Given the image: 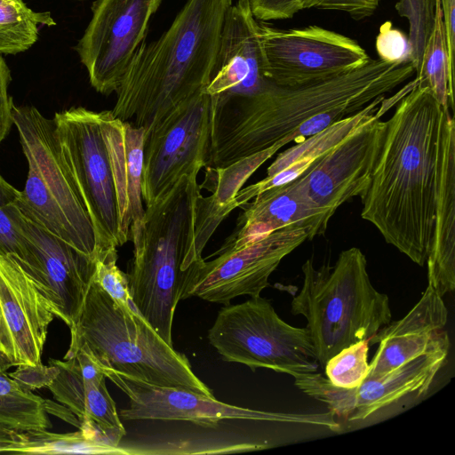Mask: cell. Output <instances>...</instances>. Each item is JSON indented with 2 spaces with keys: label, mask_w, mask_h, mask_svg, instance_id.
Segmentation results:
<instances>
[{
  "label": "cell",
  "mask_w": 455,
  "mask_h": 455,
  "mask_svg": "<svg viewBox=\"0 0 455 455\" xmlns=\"http://www.w3.org/2000/svg\"><path fill=\"white\" fill-rule=\"evenodd\" d=\"M16 371L7 373L20 387L33 391L44 387H48L59 374V368L53 364L50 366L36 364H19Z\"/></svg>",
  "instance_id": "obj_35"
},
{
  "label": "cell",
  "mask_w": 455,
  "mask_h": 455,
  "mask_svg": "<svg viewBox=\"0 0 455 455\" xmlns=\"http://www.w3.org/2000/svg\"><path fill=\"white\" fill-rule=\"evenodd\" d=\"M69 329L70 345L64 360L83 351L102 370L214 396L184 354L166 343L137 309L113 299L93 278Z\"/></svg>",
  "instance_id": "obj_6"
},
{
  "label": "cell",
  "mask_w": 455,
  "mask_h": 455,
  "mask_svg": "<svg viewBox=\"0 0 455 455\" xmlns=\"http://www.w3.org/2000/svg\"><path fill=\"white\" fill-rule=\"evenodd\" d=\"M110 444L100 430L82 425L66 434L47 429H17L0 425V452L26 454L127 453Z\"/></svg>",
  "instance_id": "obj_25"
},
{
  "label": "cell",
  "mask_w": 455,
  "mask_h": 455,
  "mask_svg": "<svg viewBox=\"0 0 455 455\" xmlns=\"http://www.w3.org/2000/svg\"><path fill=\"white\" fill-rule=\"evenodd\" d=\"M295 139L291 132L272 147L243 157L226 167H205V179L200 184L201 188L209 190L219 205L230 206L235 210L234 199L247 180L281 148L295 141Z\"/></svg>",
  "instance_id": "obj_27"
},
{
  "label": "cell",
  "mask_w": 455,
  "mask_h": 455,
  "mask_svg": "<svg viewBox=\"0 0 455 455\" xmlns=\"http://www.w3.org/2000/svg\"><path fill=\"white\" fill-rule=\"evenodd\" d=\"M209 343L226 362L275 372H315L318 362L307 328L284 322L259 296L224 305L208 331Z\"/></svg>",
  "instance_id": "obj_9"
},
{
  "label": "cell",
  "mask_w": 455,
  "mask_h": 455,
  "mask_svg": "<svg viewBox=\"0 0 455 455\" xmlns=\"http://www.w3.org/2000/svg\"><path fill=\"white\" fill-rule=\"evenodd\" d=\"M20 191L9 184L0 174V253L11 255L21 266L28 261L26 242L20 234L10 212Z\"/></svg>",
  "instance_id": "obj_32"
},
{
  "label": "cell",
  "mask_w": 455,
  "mask_h": 455,
  "mask_svg": "<svg viewBox=\"0 0 455 455\" xmlns=\"http://www.w3.org/2000/svg\"><path fill=\"white\" fill-rule=\"evenodd\" d=\"M302 273V287L291 300V312L306 318L322 367L343 348L369 341L391 322L389 299L372 285L359 248L342 251L333 267L316 268L307 259Z\"/></svg>",
  "instance_id": "obj_7"
},
{
  "label": "cell",
  "mask_w": 455,
  "mask_h": 455,
  "mask_svg": "<svg viewBox=\"0 0 455 455\" xmlns=\"http://www.w3.org/2000/svg\"><path fill=\"white\" fill-rule=\"evenodd\" d=\"M54 25L50 12H34L23 0H0V54L28 50L38 39L40 26Z\"/></svg>",
  "instance_id": "obj_28"
},
{
  "label": "cell",
  "mask_w": 455,
  "mask_h": 455,
  "mask_svg": "<svg viewBox=\"0 0 455 455\" xmlns=\"http://www.w3.org/2000/svg\"><path fill=\"white\" fill-rule=\"evenodd\" d=\"M449 349L450 345H446L410 360L383 376L366 377L353 388L336 387L316 371L291 376L299 390L324 403L335 417L348 421L363 420L409 395L426 392L444 363Z\"/></svg>",
  "instance_id": "obj_17"
},
{
  "label": "cell",
  "mask_w": 455,
  "mask_h": 455,
  "mask_svg": "<svg viewBox=\"0 0 455 455\" xmlns=\"http://www.w3.org/2000/svg\"><path fill=\"white\" fill-rule=\"evenodd\" d=\"M16 203L11 205L10 212L28 251L27 265L20 267L34 281L53 315L70 328L93 278L95 259L30 220Z\"/></svg>",
  "instance_id": "obj_16"
},
{
  "label": "cell",
  "mask_w": 455,
  "mask_h": 455,
  "mask_svg": "<svg viewBox=\"0 0 455 455\" xmlns=\"http://www.w3.org/2000/svg\"><path fill=\"white\" fill-rule=\"evenodd\" d=\"M417 85L413 80L381 101L375 116L315 160L291 180L296 188L331 218L337 209L365 191L386 129L380 118Z\"/></svg>",
  "instance_id": "obj_12"
},
{
  "label": "cell",
  "mask_w": 455,
  "mask_h": 455,
  "mask_svg": "<svg viewBox=\"0 0 455 455\" xmlns=\"http://www.w3.org/2000/svg\"><path fill=\"white\" fill-rule=\"evenodd\" d=\"M232 0H188L170 28L138 48L116 91L112 115L150 130L211 81Z\"/></svg>",
  "instance_id": "obj_5"
},
{
  "label": "cell",
  "mask_w": 455,
  "mask_h": 455,
  "mask_svg": "<svg viewBox=\"0 0 455 455\" xmlns=\"http://www.w3.org/2000/svg\"><path fill=\"white\" fill-rule=\"evenodd\" d=\"M415 74L417 86L428 89L442 108L453 115L454 73L449 67L445 28L439 0H436L435 26Z\"/></svg>",
  "instance_id": "obj_26"
},
{
  "label": "cell",
  "mask_w": 455,
  "mask_h": 455,
  "mask_svg": "<svg viewBox=\"0 0 455 455\" xmlns=\"http://www.w3.org/2000/svg\"><path fill=\"white\" fill-rule=\"evenodd\" d=\"M15 124L28 164L17 205L51 234L95 259L92 221L63 162L55 123L32 106L12 107Z\"/></svg>",
  "instance_id": "obj_8"
},
{
  "label": "cell",
  "mask_w": 455,
  "mask_h": 455,
  "mask_svg": "<svg viewBox=\"0 0 455 455\" xmlns=\"http://www.w3.org/2000/svg\"><path fill=\"white\" fill-rule=\"evenodd\" d=\"M445 28L448 61L451 72L454 73L455 53V0H439Z\"/></svg>",
  "instance_id": "obj_38"
},
{
  "label": "cell",
  "mask_w": 455,
  "mask_h": 455,
  "mask_svg": "<svg viewBox=\"0 0 455 455\" xmlns=\"http://www.w3.org/2000/svg\"><path fill=\"white\" fill-rule=\"evenodd\" d=\"M395 8L399 16L407 19L409 22L411 64L416 72L435 26L436 0H398Z\"/></svg>",
  "instance_id": "obj_30"
},
{
  "label": "cell",
  "mask_w": 455,
  "mask_h": 455,
  "mask_svg": "<svg viewBox=\"0 0 455 455\" xmlns=\"http://www.w3.org/2000/svg\"><path fill=\"white\" fill-rule=\"evenodd\" d=\"M252 199L241 206L243 212L233 233L212 256L237 249L289 226L307 228L312 240L325 233L331 220L291 181L266 189Z\"/></svg>",
  "instance_id": "obj_21"
},
{
  "label": "cell",
  "mask_w": 455,
  "mask_h": 455,
  "mask_svg": "<svg viewBox=\"0 0 455 455\" xmlns=\"http://www.w3.org/2000/svg\"><path fill=\"white\" fill-rule=\"evenodd\" d=\"M379 59L390 64L411 63V48L408 35L395 28L391 21L379 27L375 39Z\"/></svg>",
  "instance_id": "obj_34"
},
{
  "label": "cell",
  "mask_w": 455,
  "mask_h": 455,
  "mask_svg": "<svg viewBox=\"0 0 455 455\" xmlns=\"http://www.w3.org/2000/svg\"><path fill=\"white\" fill-rule=\"evenodd\" d=\"M411 63L390 64L371 59L343 75L298 86L269 84L249 97L212 96L211 157L220 168L267 149L307 119L345 104L363 108L409 79Z\"/></svg>",
  "instance_id": "obj_3"
},
{
  "label": "cell",
  "mask_w": 455,
  "mask_h": 455,
  "mask_svg": "<svg viewBox=\"0 0 455 455\" xmlns=\"http://www.w3.org/2000/svg\"><path fill=\"white\" fill-rule=\"evenodd\" d=\"M117 248L97 252L93 279L116 300L137 309L132 302L127 275L118 267Z\"/></svg>",
  "instance_id": "obj_33"
},
{
  "label": "cell",
  "mask_w": 455,
  "mask_h": 455,
  "mask_svg": "<svg viewBox=\"0 0 455 455\" xmlns=\"http://www.w3.org/2000/svg\"><path fill=\"white\" fill-rule=\"evenodd\" d=\"M46 401L0 372V425L17 429H48Z\"/></svg>",
  "instance_id": "obj_29"
},
{
  "label": "cell",
  "mask_w": 455,
  "mask_h": 455,
  "mask_svg": "<svg viewBox=\"0 0 455 455\" xmlns=\"http://www.w3.org/2000/svg\"><path fill=\"white\" fill-rule=\"evenodd\" d=\"M448 309L443 297L429 284L419 300L400 320L382 327L369 345L378 344L367 377L383 376L423 354L450 345L443 330Z\"/></svg>",
  "instance_id": "obj_19"
},
{
  "label": "cell",
  "mask_w": 455,
  "mask_h": 455,
  "mask_svg": "<svg viewBox=\"0 0 455 455\" xmlns=\"http://www.w3.org/2000/svg\"><path fill=\"white\" fill-rule=\"evenodd\" d=\"M212 108V96L204 89L145 132L140 188L146 206L183 175L208 166Z\"/></svg>",
  "instance_id": "obj_10"
},
{
  "label": "cell",
  "mask_w": 455,
  "mask_h": 455,
  "mask_svg": "<svg viewBox=\"0 0 455 455\" xmlns=\"http://www.w3.org/2000/svg\"><path fill=\"white\" fill-rule=\"evenodd\" d=\"M53 121L63 162L94 228L96 254L124 245L132 222L145 212V129L115 117L111 110L83 107L55 113Z\"/></svg>",
  "instance_id": "obj_2"
},
{
  "label": "cell",
  "mask_w": 455,
  "mask_h": 455,
  "mask_svg": "<svg viewBox=\"0 0 455 455\" xmlns=\"http://www.w3.org/2000/svg\"><path fill=\"white\" fill-rule=\"evenodd\" d=\"M49 363L60 371L48 386L55 399L66 405L81 424L98 427L110 444L117 447L125 429L107 389L102 368L83 351L68 360L50 359Z\"/></svg>",
  "instance_id": "obj_22"
},
{
  "label": "cell",
  "mask_w": 455,
  "mask_h": 455,
  "mask_svg": "<svg viewBox=\"0 0 455 455\" xmlns=\"http://www.w3.org/2000/svg\"><path fill=\"white\" fill-rule=\"evenodd\" d=\"M199 172L183 175L130 227L133 257L126 275L132 302L171 346L184 271L202 259L208 241L231 212L212 195L203 196Z\"/></svg>",
  "instance_id": "obj_4"
},
{
  "label": "cell",
  "mask_w": 455,
  "mask_h": 455,
  "mask_svg": "<svg viewBox=\"0 0 455 455\" xmlns=\"http://www.w3.org/2000/svg\"><path fill=\"white\" fill-rule=\"evenodd\" d=\"M12 366H17L13 347L9 332L0 318V372H5Z\"/></svg>",
  "instance_id": "obj_39"
},
{
  "label": "cell",
  "mask_w": 455,
  "mask_h": 455,
  "mask_svg": "<svg viewBox=\"0 0 455 455\" xmlns=\"http://www.w3.org/2000/svg\"><path fill=\"white\" fill-rule=\"evenodd\" d=\"M266 78L277 86H298L359 68L371 58L354 39L311 25L280 29L259 22Z\"/></svg>",
  "instance_id": "obj_14"
},
{
  "label": "cell",
  "mask_w": 455,
  "mask_h": 455,
  "mask_svg": "<svg viewBox=\"0 0 455 455\" xmlns=\"http://www.w3.org/2000/svg\"><path fill=\"white\" fill-rule=\"evenodd\" d=\"M11 71L0 54V143L8 134L12 121V98L8 93Z\"/></svg>",
  "instance_id": "obj_37"
},
{
  "label": "cell",
  "mask_w": 455,
  "mask_h": 455,
  "mask_svg": "<svg viewBox=\"0 0 455 455\" xmlns=\"http://www.w3.org/2000/svg\"><path fill=\"white\" fill-rule=\"evenodd\" d=\"M427 282L442 297L455 288V123L447 112L441 129L434 234Z\"/></svg>",
  "instance_id": "obj_23"
},
{
  "label": "cell",
  "mask_w": 455,
  "mask_h": 455,
  "mask_svg": "<svg viewBox=\"0 0 455 455\" xmlns=\"http://www.w3.org/2000/svg\"><path fill=\"white\" fill-rule=\"evenodd\" d=\"M53 316L30 276L12 256L0 253V318L9 332L17 365L41 363Z\"/></svg>",
  "instance_id": "obj_20"
},
{
  "label": "cell",
  "mask_w": 455,
  "mask_h": 455,
  "mask_svg": "<svg viewBox=\"0 0 455 455\" xmlns=\"http://www.w3.org/2000/svg\"><path fill=\"white\" fill-rule=\"evenodd\" d=\"M447 112L427 88L416 85L405 94L386 121L376 164L360 196L361 217L421 267L434 234L439 141Z\"/></svg>",
  "instance_id": "obj_1"
},
{
  "label": "cell",
  "mask_w": 455,
  "mask_h": 455,
  "mask_svg": "<svg viewBox=\"0 0 455 455\" xmlns=\"http://www.w3.org/2000/svg\"><path fill=\"white\" fill-rule=\"evenodd\" d=\"M384 98L385 95L377 97L360 111L329 125L278 154L268 166L267 176L263 180L238 191L234 199L235 207H241L266 189L294 180L315 160L339 144L355 128L371 119Z\"/></svg>",
  "instance_id": "obj_24"
},
{
  "label": "cell",
  "mask_w": 455,
  "mask_h": 455,
  "mask_svg": "<svg viewBox=\"0 0 455 455\" xmlns=\"http://www.w3.org/2000/svg\"><path fill=\"white\" fill-rule=\"evenodd\" d=\"M162 0H96L76 50L100 93L116 92Z\"/></svg>",
  "instance_id": "obj_15"
},
{
  "label": "cell",
  "mask_w": 455,
  "mask_h": 455,
  "mask_svg": "<svg viewBox=\"0 0 455 455\" xmlns=\"http://www.w3.org/2000/svg\"><path fill=\"white\" fill-rule=\"evenodd\" d=\"M305 227L289 226L237 249L221 252L212 260L203 258L183 275L180 299L191 296L228 305L235 297L259 296L281 260L306 240Z\"/></svg>",
  "instance_id": "obj_11"
},
{
  "label": "cell",
  "mask_w": 455,
  "mask_h": 455,
  "mask_svg": "<svg viewBox=\"0 0 455 455\" xmlns=\"http://www.w3.org/2000/svg\"><path fill=\"white\" fill-rule=\"evenodd\" d=\"M251 12L256 20L290 19L304 9L305 0H249Z\"/></svg>",
  "instance_id": "obj_36"
},
{
  "label": "cell",
  "mask_w": 455,
  "mask_h": 455,
  "mask_svg": "<svg viewBox=\"0 0 455 455\" xmlns=\"http://www.w3.org/2000/svg\"><path fill=\"white\" fill-rule=\"evenodd\" d=\"M103 372L129 397L127 407L118 412L125 420H182L213 427L224 419H246L340 430L330 411L296 413L253 410L228 404L185 387L156 386L108 369Z\"/></svg>",
  "instance_id": "obj_13"
},
{
  "label": "cell",
  "mask_w": 455,
  "mask_h": 455,
  "mask_svg": "<svg viewBox=\"0 0 455 455\" xmlns=\"http://www.w3.org/2000/svg\"><path fill=\"white\" fill-rule=\"evenodd\" d=\"M368 340L352 344L331 356L324 364V374L334 386L353 388L369 373Z\"/></svg>",
  "instance_id": "obj_31"
},
{
  "label": "cell",
  "mask_w": 455,
  "mask_h": 455,
  "mask_svg": "<svg viewBox=\"0 0 455 455\" xmlns=\"http://www.w3.org/2000/svg\"><path fill=\"white\" fill-rule=\"evenodd\" d=\"M269 84L264 74L259 22L249 0H238L226 12L212 76L204 91L220 99L249 97Z\"/></svg>",
  "instance_id": "obj_18"
}]
</instances>
